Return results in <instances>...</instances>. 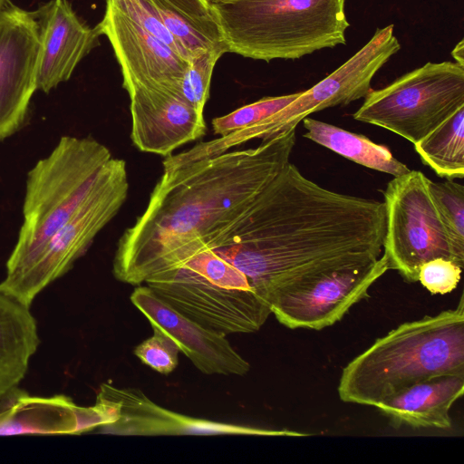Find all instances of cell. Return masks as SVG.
I'll return each instance as SVG.
<instances>
[{
    "instance_id": "cell-30",
    "label": "cell",
    "mask_w": 464,
    "mask_h": 464,
    "mask_svg": "<svg viewBox=\"0 0 464 464\" xmlns=\"http://www.w3.org/2000/svg\"><path fill=\"white\" fill-rule=\"evenodd\" d=\"M167 1L195 23L209 28H218L210 14L209 4L207 0Z\"/></svg>"
},
{
    "instance_id": "cell-33",
    "label": "cell",
    "mask_w": 464,
    "mask_h": 464,
    "mask_svg": "<svg viewBox=\"0 0 464 464\" xmlns=\"http://www.w3.org/2000/svg\"><path fill=\"white\" fill-rule=\"evenodd\" d=\"M9 0H0V13L5 8V6L7 5Z\"/></svg>"
},
{
    "instance_id": "cell-15",
    "label": "cell",
    "mask_w": 464,
    "mask_h": 464,
    "mask_svg": "<svg viewBox=\"0 0 464 464\" xmlns=\"http://www.w3.org/2000/svg\"><path fill=\"white\" fill-rule=\"evenodd\" d=\"M131 118L130 139L143 151L168 157L180 146L207 131L200 112L180 95L156 87H136L128 92Z\"/></svg>"
},
{
    "instance_id": "cell-9",
    "label": "cell",
    "mask_w": 464,
    "mask_h": 464,
    "mask_svg": "<svg viewBox=\"0 0 464 464\" xmlns=\"http://www.w3.org/2000/svg\"><path fill=\"white\" fill-rule=\"evenodd\" d=\"M428 181L422 172L410 169L393 177L383 191V255L389 269L409 283L418 282L420 267L429 260L442 257L459 265Z\"/></svg>"
},
{
    "instance_id": "cell-12",
    "label": "cell",
    "mask_w": 464,
    "mask_h": 464,
    "mask_svg": "<svg viewBox=\"0 0 464 464\" xmlns=\"http://www.w3.org/2000/svg\"><path fill=\"white\" fill-rule=\"evenodd\" d=\"M104 413L102 432L120 435L238 434L302 437L289 430H268L194 418L167 410L136 388L100 386L95 402Z\"/></svg>"
},
{
    "instance_id": "cell-14",
    "label": "cell",
    "mask_w": 464,
    "mask_h": 464,
    "mask_svg": "<svg viewBox=\"0 0 464 464\" xmlns=\"http://www.w3.org/2000/svg\"><path fill=\"white\" fill-rule=\"evenodd\" d=\"M105 12L95 26L105 35L129 92L136 87L161 88L180 95V84L188 62L105 0ZM181 96V95H180Z\"/></svg>"
},
{
    "instance_id": "cell-4",
    "label": "cell",
    "mask_w": 464,
    "mask_h": 464,
    "mask_svg": "<svg viewBox=\"0 0 464 464\" xmlns=\"http://www.w3.org/2000/svg\"><path fill=\"white\" fill-rule=\"evenodd\" d=\"M345 0H239L209 5L226 53L270 62L345 44Z\"/></svg>"
},
{
    "instance_id": "cell-3",
    "label": "cell",
    "mask_w": 464,
    "mask_h": 464,
    "mask_svg": "<svg viewBox=\"0 0 464 464\" xmlns=\"http://www.w3.org/2000/svg\"><path fill=\"white\" fill-rule=\"evenodd\" d=\"M464 376V303L434 315L406 322L378 338L342 371L340 400L375 407L420 381Z\"/></svg>"
},
{
    "instance_id": "cell-19",
    "label": "cell",
    "mask_w": 464,
    "mask_h": 464,
    "mask_svg": "<svg viewBox=\"0 0 464 464\" xmlns=\"http://www.w3.org/2000/svg\"><path fill=\"white\" fill-rule=\"evenodd\" d=\"M463 392L464 376H437L401 389L375 408L396 426L450 430V411Z\"/></svg>"
},
{
    "instance_id": "cell-32",
    "label": "cell",
    "mask_w": 464,
    "mask_h": 464,
    "mask_svg": "<svg viewBox=\"0 0 464 464\" xmlns=\"http://www.w3.org/2000/svg\"><path fill=\"white\" fill-rule=\"evenodd\" d=\"M234 1H239V0H207V2H208L209 5H213V4H222V3H229V2H234Z\"/></svg>"
},
{
    "instance_id": "cell-6",
    "label": "cell",
    "mask_w": 464,
    "mask_h": 464,
    "mask_svg": "<svg viewBox=\"0 0 464 464\" xmlns=\"http://www.w3.org/2000/svg\"><path fill=\"white\" fill-rule=\"evenodd\" d=\"M109 149L91 138L63 136L52 152L28 171L24 221L6 262V272L23 266L64 224L88 193Z\"/></svg>"
},
{
    "instance_id": "cell-18",
    "label": "cell",
    "mask_w": 464,
    "mask_h": 464,
    "mask_svg": "<svg viewBox=\"0 0 464 464\" xmlns=\"http://www.w3.org/2000/svg\"><path fill=\"white\" fill-rule=\"evenodd\" d=\"M105 423L96 403L78 406L63 394L32 396L17 386L0 399V435L79 434Z\"/></svg>"
},
{
    "instance_id": "cell-26",
    "label": "cell",
    "mask_w": 464,
    "mask_h": 464,
    "mask_svg": "<svg viewBox=\"0 0 464 464\" xmlns=\"http://www.w3.org/2000/svg\"><path fill=\"white\" fill-rule=\"evenodd\" d=\"M300 94L301 92L264 97L224 116L214 118L211 121L213 132L216 135L224 136L258 122L285 108Z\"/></svg>"
},
{
    "instance_id": "cell-27",
    "label": "cell",
    "mask_w": 464,
    "mask_h": 464,
    "mask_svg": "<svg viewBox=\"0 0 464 464\" xmlns=\"http://www.w3.org/2000/svg\"><path fill=\"white\" fill-rule=\"evenodd\" d=\"M121 11L187 62L188 54L162 24L150 0H111Z\"/></svg>"
},
{
    "instance_id": "cell-8",
    "label": "cell",
    "mask_w": 464,
    "mask_h": 464,
    "mask_svg": "<svg viewBox=\"0 0 464 464\" xmlns=\"http://www.w3.org/2000/svg\"><path fill=\"white\" fill-rule=\"evenodd\" d=\"M461 106L464 67L455 62H429L383 88L371 89L353 117L414 144Z\"/></svg>"
},
{
    "instance_id": "cell-17",
    "label": "cell",
    "mask_w": 464,
    "mask_h": 464,
    "mask_svg": "<svg viewBox=\"0 0 464 464\" xmlns=\"http://www.w3.org/2000/svg\"><path fill=\"white\" fill-rule=\"evenodd\" d=\"M32 12L40 40L36 85L48 93L71 78L101 34L78 17L67 0H50Z\"/></svg>"
},
{
    "instance_id": "cell-10",
    "label": "cell",
    "mask_w": 464,
    "mask_h": 464,
    "mask_svg": "<svg viewBox=\"0 0 464 464\" xmlns=\"http://www.w3.org/2000/svg\"><path fill=\"white\" fill-rule=\"evenodd\" d=\"M388 270L382 254L365 266L324 273L274 294L268 300L271 314L290 329L322 330L368 297L371 286Z\"/></svg>"
},
{
    "instance_id": "cell-29",
    "label": "cell",
    "mask_w": 464,
    "mask_h": 464,
    "mask_svg": "<svg viewBox=\"0 0 464 464\" xmlns=\"http://www.w3.org/2000/svg\"><path fill=\"white\" fill-rule=\"evenodd\" d=\"M462 267L442 257L429 260L421 265L418 281L431 294H448L459 285Z\"/></svg>"
},
{
    "instance_id": "cell-13",
    "label": "cell",
    "mask_w": 464,
    "mask_h": 464,
    "mask_svg": "<svg viewBox=\"0 0 464 464\" xmlns=\"http://www.w3.org/2000/svg\"><path fill=\"white\" fill-rule=\"evenodd\" d=\"M39 51L33 12L9 1L0 13V142L17 132L26 121L37 90Z\"/></svg>"
},
{
    "instance_id": "cell-25",
    "label": "cell",
    "mask_w": 464,
    "mask_h": 464,
    "mask_svg": "<svg viewBox=\"0 0 464 464\" xmlns=\"http://www.w3.org/2000/svg\"><path fill=\"white\" fill-rule=\"evenodd\" d=\"M225 53V47L221 43L198 53L188 61L180 84V95L190 106L200 112H203L208 100L215 65Z\"/></svg>"
},
{
    "instance_id": "cell-31",
    "label": "cell",
    "mask_w": 464,
    "mask_h": 464,
    "mask_svg": "<svg viewBox=\"0 0 464 464\" xmlns=\"http://www.w3.org/2000/svg\"><path fill=\"white\" fill-rule=\"evenodd\" d=\"M464 41L460 40L451 52L455 63L464 67Z\"/></svg>"
},
{
    "instance_id": "cell-24",
    "label": "cell",
    "mask_w": 464,
    "mask_h": 464,
    "mask_svg": "<svg viewBox=\"0 0 464 464\" xmlns=\"http://www.w3.org/2000/svg\"><path fill=\"white\" fill-rule=\"evenodd\" d=\"M150 1L166 29L183 47L189 58L221 44L218 28H209L195 23L167 0Z\"/></svg>"
},
{
    "instance_id": "cell-21",
    "label": "cell",
    "mask_w": 464,
    "mask_h": 464,
    "mask_svg": "<svg viewBox=\"0 0 464 464\" xmlns=\"http://www.w3.org/2000/svg\"><path fill=\"white\" fill-rule=\"evenodd\" d=\"M302 123L306 130L304 138L359 165L393 177L410 170L392 155L388 147L377 144L363 135L308 117L304 118Z\"/></svg>"
},
{
    "instance_id": "cell-20",
    "label": "cell",
    "mask_w": 464,
    "mask_h": 464,
    "mask_svg": "<svg viewBox=\"0 0 464 464\" xmlns=\"http://www.w3.org/2000/svg\"><path fill=\"white\" fill-rule=\"evenodd\" d=\"M39 344L30 307L0 291V399L19 386Z\"/></svg>"
},
{
    "instance_id": "cell-7",
    "label": "cell",
    "mask_w": 464,
    "mask_h": 464,
    "mask_svg": "<svg viewBox=\"0 0 464 464\" xmlns=\"http://www.w3.org/2000/svg\"><path fill=\"white\" fill-rule=\"evenodd\" d=\"M128 191L126 162L111 158L73 213L39 252L20 268L5 273L0 291L31 307L44 289L67 274L86 253L98 233L118 213Z\"/></svg>"
},
{
    "instance_id": "cell-2",
    "label": "cell",
    "mask_w": 464,
    "mask_h": 464,
    "mask_svg": "<svg viewBox=\"0 0 464 464\" xmlns=\"http://www.w3.org/2000/svg\"><path fill=\"white\" fill-rule=\"evenodd\" d=\"M295 139L296 127L255 148L179 164L163 160L146 209L118 242L115 278L138 286L194 255L290 162Z\"/></svg>"
},
{
    "instance_id": "cell-28",
    "label": "cell",
    "mask_w": 464,
    "mask_h": 464,
    "mask_svg": "<svg viewBox=\"0 0 464 464\" xmlns=\"http://www.w3.org/2000/svg\"><path fill=\"white\" fill-rule=\"evenodd\" d=\"M153 335L134 349V354L142 363L162 374H169L179 364V348L172 338L153 329Z\"/></svg>"
},
{
    "instance_id": "cell-22",
    "label": "cell",
    "mask_w": 464,
    "mask_h": 464,
    "mask_svg": "<svg viewBox=\"0 0 464 464\" xmlns=\"http://www.w3.org/2000/svg\"><path fill=\"white\" fill-rule=\"evenodd\" d=\"M413 145L423 164L439 177L463 179L464 106Z\"/></svg>"
},
{
    "instance_id": "cell-11",
    "label": "cell",
    "mask_w": 464,
    "mask_h": 464,
    "mask_svg": "<svg viewBox=\"0 0 464 464\" xmlns=\"http://www.w3.org/2000/svg\"><path fill=\"white\" fill-rule=\"evenodd\" d=\"M393 24L375 31L372 38L339 68L276 113L254 124L261 140L297 127L309 114L347 105L369 92L377 72L401 49Z\"/></svg>"
},
{
    "instance_id": "cell-16",
    "label": "cell",
    "mask_w": 464,
    "mask_h": 464,
    "mask_svg": "<svg viewBox=\"0 0 464 464\" xmlns=\"http://www.w3.org/2000/svg\"><path fill=\"white\" fill-rule=\"evenodd\" d=\"M130 301L146 316L152 329L172 338L179 351L203 373L243 376L250 371V363L233 348L226 335L188 318L148 285H138Z\"/></svg>"
},
{
    "instance_id": "cell-1",
    "label": "cell",
    "mask_w": 464,
    "mask_h": 464,
    "mask_svg": "<svg viewBox=\"0 0 464 464\" xmlns=\"http://www.w3.org/2000/svg\"><path fill=\"white\" fill-rule=\"evenodd\" d=\"M384 235L383 202L324 188L289 162L203 246L240 270L268 304L286 287L375 262Z\"/></svg>"
},
{
    "instance_id": "cell-5",
    "label": "cell",
    "mask_w": 464,
    "mask_h": 464,
    "mask_svg": "<svg viewBox=\"0 0 464 464\" xmlns=\"http://www.w3.org/2000/svg\"><path fill=\"white\" fill-rule=\"evenodd\" d=\"M145 283L175 310L224 335L256 333L271 314L248 278L205 246Z\"/></svg>"
},
{
    "instance_id": "cell-23",
    "label": "cell",
    "mask_w": 464,
    "mask_h": 464,
    "mask_svg": "<svg viewBox=\"0 0 464 464\" xmlns=\"http://www.w3.org/2000/svg\"><path fill=\"white\" fill-rule=\"evenodd\" d=\"M428 187L459 265L464 266V187L454 179L428 181Z\"/></svg>"
}]
</instances>
